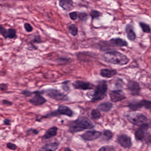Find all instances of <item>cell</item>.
Segmentation results:
<instances>
[{
    "mask_svg": "<svg viewBox=\"0 0 151 151\" xmlns=\"http://www.w3.org/2000/svg\"><path fill=\"white\" fill-rule=\"evenodd\" d=\"M68 29L69 32L73 37H76L78 34V28L76 24H70L68 26Z\"/></svg>",
    "mask_w": 151,
    "mask_h": 151,
    "instance_id": "22",
    "label": "cell"
},
{
    "mask_svg": "<svg viewBox=\"0 0 151 151\" xmlns=\"http://www.w3.org/2000/svg\"><path fill=\"white\" fill-rule=\"evenodd\" d=\"M0 33L3 36V37L5 38L6 39H14L17 37L16 29L13 28H10L8 29H6L2 25H1Z\"/></svg>",
    "mask_w": 151,
    "mask_h": 151,
    "instance_id": "8",
    "label": "cell"
},
{
    "mask_svg": "<svg viewBox=\"0 0 151 151\" xmlns=\"http://www.w3.org/2000/svg\"><path fill=\"white\" fill-rule=\"evenodd\" d=\"M32 43H36V44H40L42 43V40L41 37L39 35H36L34 36L33 39L31 41Z\"/></svg>",
    "mask_w": 151,
    "mask_h": 151,
    "instance_id": "32",
    "label": "cell"
},
{
    "mask_svg": "<svg viewBox=\"0 0 151 151\" xmlns=\"http://www.w3.org/2000/svg\"><path fill=\"white\" fill-rule=\"evenodd\" d=\"M68 59H67V58H60L59 60V62L60 63H64L68 62Z\"/></svg>",
    "mask_w": 151,
    "mask_h": 151,
    "instance_id": "42",
    "label": "cell"
},
{
    "mask_svg": "<svg viewBox=\"0 0 151 151\" xmlns=\"http://www.w3.org/2000/svg\"></svg>",
    "mask_w": 151,
    "mask_h": 151,
    "instance_id": "44",
    "label": "cell"
},
{
    "mask_svg": "<svg viewBox=\"0 0 151 151\" xmlns=\"http://www.w3.org/2000/svg\"><path fill=\"white\" fill-rule=\"evenodd\" d=\"M103 136L105 139L106 140H109L111 139L113 137V133L109 130H106L103 132Z\"/></svg>",
    "mask_w": 151,
    "mask_h": 151,
    "instance_id": "29",
    "label": "cell"
},
{
    "mask_svg": "<svg viewBox=\"0 0 151 151\" xmlns=\"http://www.w3.org/2000/svg\"><path fill=\"white\" fill-rule=\"evenodd\" d=\"M78 18L82 22H86L88 18V15L86 12L78 13Z\"/></svg>",
    "mask_w": 151,
    "mask_h": 151,
    "instance_id": "27",
    "label": "cell"
},
{
    "mask_svg": "<svg viewBox=\"0 0 151 151\" xmlns=\"http://www.w3.org/2000/svg\"><path fill=\"white\" fill-rule=\"evenodd\" d=\"M3 124L6 126H10L11 125V120L8 118H6L3 121Z\"/></svg>",
    "mask_w": 151,
    "mask_h": 151,
    "instance_id": "40",
    "label": "cell"
},
{
    "mask_svg": "<svg viewBox=\"0 0 151 151\" xmlns=\"http://www.w3.org/2000/svg\"><path fill=\"white\" fill-rule=\"evenodd\" d=\"M141 107H144L147 109H151V101L143 100L139 101Z\"/></svg>",
    "mask_w": 151,
    "mask_h": 151,
    "instance_id": "28",
    "label": "cell"
},
{
    "mask_svg": "<svg viewBox=\"0 0 151 151\" xmlns=\"http://www.w3.org/2000/svg\"><path fill=\"white\" fill-rule=\"evenodd\" d=\"M127 88L131 94L132 95H138L140 91V88L137 82L135 81H130L128 83Z\"/></svg>",
    "mask_w": 151,
    "mask_h": 151,
    "instance_id": "12",
    "label": "cell"
},
{
    "mask_svg": "<svg viewBox=\"0 0 151 151\" xmlns=\"http://www.w3.org/2000/svg\"><path fill=\"white\" fill-rule=\"evenodd\" d=\"M102 14L99 11L96 10H92L90 12V16L92 20L98 19L101 16Z\"/></svg>",
    "mask_w": 151,
    "mask_h": 151,
    "instance_id": "26",
    "label": "cell"
},
{
    "mask_svg": "<svg viewBox=\"0 0 151 151\" xmlns=\"http://www.w3.org/2000/svg\"><path fill=\"white\" fill-rule=\"evenodd\" d=\"M113 104L110 102H103L99 104L97 106V109L102 112H108L111 110Z\"/></svg>",
    "mask_w": 151,
    "mask_h": 151,
    "instance_id": "21",
    "label": "cell"
},
{
    "mask_svg": "<svg viewBox=\"0 0 151 151\" xmlns=\"http://www.w3.org/2000/svg\"><path fill=\"white\" fill-rule=\"evenodd\" d=\"M125 31L127 38L130 41H133L136 40L137 36L134 32L133 26L132 24H127L125 27Z\"/></svg>",
    "mask_w": 151,
    "mask_h": 151,
    "instance_id": "16",
    "label": "cell"
},
{
    "mask_svg": "<svg viewBox=\"0 0 151 151\" xmlns=\"http://www.w3.org/2000/svg\"><path fill=\"white\" fill-rule=\"evenodd\" d=\"M59 147V144L57 142H51L47 143L45 145L43 146L40 150L45 151H54L58 149Z\"/></svg>",
    "mask_w": 151,
    "mask_h": 151,
    "instance_id": "19",
    "label": "cell"
},
{
    "mask_svg": "<svg viewBox=\"0 0 151 151\" xmlns=\"http://www.w3.org/2000/svg\"><path fill=\"white\" fill-rule=\"evenodd\" d=\"M26 132L28 135L33 134V135H37L38 134L39 131L37 129L31 128V129L27 130L26 131Z\"/></svg>",
    "mask_w": 151,
    "mask_h": 151,
    "instance_id": "34",
    "label": "cell"
},
{
    "mask_svg": "<svg viewBox=\"0 0 151 151\" xmlns=\"http://www.w3.org/2000/svg\"><path fill=\"white\" fill-rule=\"evenodd\" d=\"M115 148L114 147L111 146H104L101 147L99 149V151H114Z\"/></svg>",
    "mask_w": 151,
    "mask_h": 151,
    "instance_id": "31",
    "label": "cell"
},
{
    "mask_svg": "<svg viewBox=\"0 0 151 151\" xmlns=\"http://www.w3.org/2000/svg\"><path fill=\"white\" fill-rule=\"evenodd\" d=\"M47 101V100L42 96L41 94L37 93L29 100V102L34 106H40L43 105Z\"/></svg>",
    "mask_w": 151,
    "mask_h": 151,
    "instance_id": "13",
    "label": "cell"
},
{
    "mask_svg": "<svg viewBox=\"0 0 151 151\" xmlns=\"http://www.w3.org/2000/svg\"><path fill=\"white\" fill-rule=\"evenodd\" d=\"M117 142L124 148H130L132 145L131 139L129 136L124 134L119 135L117 138Z\"/></svg>",
    "mask_w": 151,
    "mask_h": 151,
    "instance_id": "10",
    "label": "cell"
},
{
    "mask_svg": "<svg viewBox=\"0 0 151 151\" xmlns=\"http://www.w3.org/2000/svg\"><path fill=\"white\" fill-rule=\"evenodd\" d=\"M2 103L3 105H6L8 106H10L13 105V102L12 101H9L8 100L4 99L2 101Z\"/></svg>",
    "mask_w": 151,
    "mask_h": 151,
    "instance_id": "39",
    "label": "cell"
},
{
    "mask_svg": "<svg viewBox=\"0 0 151 151\" xmlns=\"http://www.w3.org/2000/svg\"><path fill=\"white\" fill-rule=\"evenodd\" d=\"M0 89L1 91H6L8 89V86L6 83H1L0 85Z\"/></svg>",
    "mask_w": 151,
    "mask_h": 151,
    "instance_id": "38",
    "label": "cell"
},
{
    "mask_svg": "<svg viewBox=\"0 0 151 151\" xmlns=\"http://www.w3.org/2000/svg\"><path fill=\"white\" fill-rule=\"evenodd\" d=\"M101 136V132L96 130H89L80 135L82 139L85 141H91L96 140Z\"/></svg>",
    "mask_w": 151,
    "mask_h": 151,
    "instance_id": "6",
    "label": "cell"
},
{
    "mask_svg": "<svg viewBox=\"0 0 151 151\" xmlns=\"http://www.w3.org/2000/svg\"><path fill=\"white\" fill-rule=\"evenodd\" d=\"M129 107L130 109L132 111H137L141 108L140 102H134L130 103L129 105Z\"/></svg>",
    "mask_w": 151,
    "mask_h": 151,
    "instance_id": "24",
    "label": "cell"
},
{
    "mask_svg": "<svg viewBox=\"0 0 151 151\" xmlns=\"http://www.w3.org/2000/svg\"><path fill=\"white\" fill-rule=\"evenodd\" d=\"M58 131V128L56 126H53V127L49 128L45 132L44 136L42 137L44 139H47L54 137L57 135Z\"/></svg>",
    "mask_w": 151,
    "mask_h": 151,
    "instance_id": "18",
    "label": "cell"
},
{
    "mask_svg": "<svg viewBox=\"0 0 151 151\" xmlns=\"http://www.w3.org/2000/svg\"><path fill=\"white\" fill-rule=\"evenodd\" d=\"M110 100L114 102L123 100L126 98L124 93L121 90L111 91L109 93Z\"/></svg>",
    "mask_w": 151,
    "mask_h": 151,
    "instance_id": "11",
    "label": "cell"
},
{
    "mask_svg": "<svg viewBox=\"0 0 151 151\" xmlns=\"http://www.w3.org/2000/svg\"><path fill=\"white\" fill-rule=\"evenodd\" d=\"M69 16L72 21H76L78 18V13L76 11L70 12L69 14Z\"/></svg>",
    "mask_w": 151,
    "mask_h": 151,
    "instance_id": "33",
    "label": "cell"
},
{
    "mask_svg": "<svg viewBox=\"0 0 151 151\" xmlns=\"http://www.w3.org/2000/svg\"><path fill=\"white\" fill-rule=\"evenodd\" d=\"M107 90V84L106 82L105 81L100 82L96 86L93 94L91 95V101L95 102L103 99L106 96Z\"/></svg>",
    "mask_w": 151,
    "mask_h": 151,
    "instance_id": "3",
    "label": "cell"
},
{
    "mask_svg": "<svg viewBox=\"0 0 151 151\" xmlns=\"http://www.w3.org/2000/svg\"><path fill=\"white\" fill-rule=\"evenodd\" d=\"M149 125L147 123L144 124L139 126L135 133V138L137 140H142L145 137Z\"/></svg>",
    "mask_w": 151,
    "mask_h": 151,
    "instance_id": "9",
    "label": "cell"
},
{
    "mask_svg": "<svg viewBox=\"0 0 151 151\" xmlns=\"http://www.w3.org/2000/svg\"><path fill=\"white\" fill-rule=\"evenodd\" d=\"M73 88L77 90H91L93 89V85L88 82L82 81V80H76L72 83Z\"/></svg>",
    "mask_w": 151,
    "mask_h": 151,
    "instance_id": "7",
    "label": "cell"
},
{
    "mask_svg": "<svg viewBox=\"0 0 151 151\" xmlns=\"http://www.w3.org/2000/svg\"><path fill=\"white\" fill-rule=\"evenodd\" d=\"M95 127L92 122L85 116H80L74 121L70 122L68 131L72 134L80 132L86 129H91Z\"/></svg>",
    "mask_w": 151,
    "mask_h": 151,
    "instance_id": "1",
    "label": "cell"
},
{
    "mask_svg": "<svg viewBox=\"0 0 151 151\" xmlns=\"http://www.w3.org/2000/svg\"><path fill=\"white\" fill-rule=\"evenodd\" d=\"M123 85V81H122V80H120L119 79L117 80L116 83V86L117 87V88L122 87Z\"/></svg>",
    "mask_w": 151,
    "mask_h": 151,
    "instance_id": "41",
    "label": "cell"
},
{
    "mask_svg": "<svg viewBox=\"0 0 151 151\" xmlns=\"http://www.w3.org/2000/svg\"><path fill=\"white\" fill-rule=\"evenodd\" d=\"M6 147L8 149L12 150H16L17 148V146L15 144L11 142H9L6 144Z\"/></svg>",
    "mask_w": 151,
    "mask_h": 151,
    "instance_id": "35",
    "label": "cell"
},
{
    "mask_svg": "<svg viewBox=\"0 0 151 151\" xmlns=\"http://www.w3.org/2000/svg\"><path fill=\"white\" fill-rule=\"evenodd\" d=\"M102 58L106 62L117 65H126L129 62L126 55L116 51L106 52L102 55Z\"/></svg>",
    "mask_w": 151,
    "mask_h": 151,
    "instance_id": "2",
    "label": "cell"
},
{
    "mask_svg": "<svg viewBox=\"0 0 151 151\" xmlns=\"http://www.w3.org/2000/svg\"><path fill=\"white\" fill-rule=\"evenodd\" d=\"M24 28L25 31L28 32H31L33 31V27L30 24L25 23L24 24Z\"/></svg>",
    "mask_w": 151,
    "mask_h": 151,
    "instance_id": "36",
    "label": "cell"
},
{
    "mask_svg": "<svg viewBox=\"0 0 151 151\" xmlns=\"http://www.w3.org/2000/svg\"><path fill=\"white\" fill-rule=\"evenodd\" d=\"M70 81H65L62 83V88L63 91H65L68 92L70 90V88L68 85V83H69Z\"/></svg>",
    "mask_w": 151,
    "mask_h": 151,
    "instance_id": "30",
    "label": "cell"
},
{
    "mask_svg": "<svg viewBox=\"0 0 151 151\" xmlns=\"http://www.w3.org/2000/svg\"><path fill=\"white\" fill-rule=\"evenodd\" d=\"M44 91L45 94L46 96L57 101H68L69 100L68 95L57 89L50 88L44 90Z\"/></svg>",
    "mask_w": 151,
    "mask_h": 151,
    "instance_id": "4",
    "label": "cell"
},
{
    "mask_svg": "<svg viewBox=\"0 0 151 151\" xmlns=\"http://www.w3.org/2000/svg\"><path fill=\"white\" fill-rule=\"evenodd\" d=\"M22 94L25 97H29L31 96L32 94H34V93L33 92L31 91L28 90H24L22 92Z\"/></svg>",
    "mask_w": 151,
    "mask_h": 151,
    "instance_id": "37",
    "label": "cell"
},
{
    "mask_svg": "<svg viewBox=\"0 0 151 151\" xmlns=\"http://www.w3.org/2000/svg\"><path fill=\"white\" fill-rule=\"evenodd\" d=\"M117 73L116 70L109 69H102L100 70V75L101 76L106 78H110L115 76Z\"/></svg>",
    "mask_w": 151,
    "mask_h": 151,
    "instance_id": "20",
    "label": "cell"
},
{
    "mask_svg": "<svg viewBox=\"0 0 151 151\" xmlns=\"http://www.w3.org/2000/svg\"><path fill=\"white\" fill-rule=\"evenodd\" d=\"M139 25L143 32L146 33H149L151 32V28L147 24L143 22H140Z\"/></svg>",
    "mask_w": 151,
    "mask_h": 151,
    "instance_id": "23",
    "label": "cell"
},
{
    "mask_svg": "<svg viewBox=\"0 0 151 151\" xmlns=\"http://www.w3.org/2000/svg\"><path fill=\"white\" fill-rule=\"evenodd\" d=\"M91 114L92 118L94 120H99L101 117V114L98 109H93Z\"/></svg>",
    "mask_w": 151,
    "mask_h": 151,
    "instance_id": "25",
    "label": "cell"
},
{
    "mask_svg": "<svg viewBox=\"0 0 151 151\" xmlns=\"http://www.w3.org/2000/svg\"><path fill=\"white\" fill-rule=\"evenodd\" d=\"M127 119L130 122L137 126H140L147 123V118L143 114L139 113H132L127 116Z\"/></svg>",
    "mask_w": 151,
    "mask_h": 151,
    "instance_id": "5",
    "label": "cell"
},
{
    "mask_svg": "<svg viewBox=\"0 0 151 151\" xmlns=\"http://www.w3.org/2000/svg\"><path fill=\"white\" fill-rule=\"evenodd\" d=\"M59 5L65 11H70L74 8V2L73 0H59Z\"/></svg>",
    "mask_w": 151,
    "mask_h": 151,
    "instance_id": "15",
    "label": "cell"
},
{
    "mask_svg": "<svg viewBox=\"0 0 151 151\" xmlns=\"http://www.w3.org/2000/svg\"><path fill=\"white\" fill-rule=\"evenodd\" d=\"M60 116L64 115L68 117H71L74 115L73 110L65 105H59L57 109Z\"/></svg>",
    "mask_w": 151,
    "mask_h": 151,
    "instance_id": "14",
    "label": "cell"
},
{
    "mask_svg": "<svg viewBox=\"0 0 151 151\" xmlns=\"http://www.w3.org/2000/svg\"><path fill=\"white\" fill-rule=\"evenodd\" d=\"M109 43L113 45L119 47H124L128 46V43L126 40L119 37L113 38L109 41Z\"/></svg>",
    "mask_w": 151,
    "mask_h": 151,
    "instance_id": "17",
    "label": "cell"
},
{
    "mask_svg": "<svg viewBox=\"0 0 151 151\" xmlns=\"http://www.w3.org/2000/svg\"><path fill=\"white\" fill-rule=\"evenodd\" d=\"M64 151H72V150H71V149H70V148H69V147H65V148H64Z\"/></svg>",
    "mask_w": 151,
    "mask_h": 151,
    "instance_id": "43",
    "label": "cell"
}]
</instances>
